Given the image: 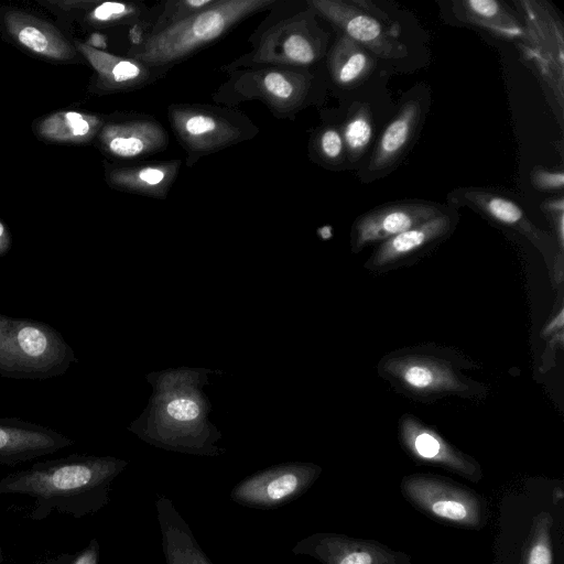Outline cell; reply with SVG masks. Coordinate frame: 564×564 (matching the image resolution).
Wrapping results in <instances>:
<instances>
[{
  "label": "cell",
  "instance_id": "cell-27",
  "mask_svg": "<svg viewBox=\"0 0 564 564\" xmlns=\"http://www.w3.org/2000/svg\"><path fill=\"white\" fill-rule=\"evenodd\" d=\"M104 123L98 115L63 110L43 118L36 131L51 142L87 143L98 135Z\"/></svg>",
  "mask_w": 564,
  "mask_h": 564
},
{
  "label": "cell",
  "instance_id": "cell-21",
  "mask_svg": "<svg viewBox=\"0 0 564 564\" xmlns=\"http://www.w3.org/2000/svg\"><path fill=\"white\" fill-rule=\"evenodd\" d=\"M400 433L405 448L422 462L438 464L449 468L473 481L480 477L477 465L449 445L432 429L414 417L404 415L400 423Z\"/></svg>",
  "mask_w": 564,
  "mask_h": 564
},
{
  "label": "cell",
  "instance_id": "cell-5",
  "mask_svg": "<svg viewBox=\"0 0 564 564\" xmlns=\"http://www.w3.org/2000/svg\"><path fill=\"white\" fill-rule=\"evenodd\" d=\"M318 77L313 68L257 66L227 73V78L213 93L215 104L236 107L257 100L273 117L294 120L319 99Z\"/></svg>",
  "mask_w": 564,
  "mask_h": 564
},
{
  "label": "cell",
  "instance_id": "cell-23",
  "mask_svg": "<svg viewBox=\"0 0 564 564\" xmlns=\"http://www.w3.org/2000/svg\"><path fill=\"white\" fill-rule=\"evenodd\" d=\"M383 369L412 392L426 394L466 390L451 365L443 360L404 356L387 360Z\"/></svg>",
  "mask_w": 564,
  "mask_h": 564
},
{
  "label": "cell",
  "instance_id": "cell-14",
  "mask_svg": "<svg viewBox=\"0 0 564 564\" xmlns=\"http://www.w3.org/2000/svg\"><path fill=\"white\" fill-rule=\"evenodd\" d=\"M97 140L100 150L118 160L144 159L163 152L170 142L162 123L147 113H130L105 121Z\"/></svg>",
  "mask_w": 564,
  "mask_h": 564
},
{
  "label": "cell",
  "instance_id": "cell-37",
  "mask_svg": "<svg viewBox=\"0 0 564 564\" xmlns=\"http://www.w3.org/2000/svg\"><path fill=\"white\" fill-rule=\"evenodd\" d=\"M12 239L9 229L0 220V257L4 256L11 248Z\"/></svg>",
  "mask_w": 564,
  "mask_h": 564
},
{
  "label": "cell",
  "instance_id": "cell-32",
  "mask_svg": "<svg viewBox=\"0 0 564 564\" xmlns=\"http://www.w3.org/2000/svg\"><path fill=\"white\" fill-rule=\"evenodd\" d=\"M552 522V517L546 512L535 518L520 564H552L553 556L550 539Z\"/></svg>",
  "mask_w": 564,
  "mask_h": 564
},
{
  "label": "cell",
  "instance_id": "cell-22",
  "mask_svg": "<svg viewBox=\"0 0 564 564\" xmlns=\"http://www.w3.org/2000/svg\"><path fill=\"white\" fill-rule=\"evenodd\" d=\"M3 23L15 42L36 55L57 62L77 56L76 47L54 25L32 14L8 10Z\"/></svg>",
  "mask_w": 564,
  "mask_h": 564
},
{
  "label": "cell",
  "instance_id": "cell-8",
  "mask_svg": "<svg viewBox=\"0 0 564 564\" xmlns=\"http://www.w3.org/2000/svg\"><path fill=\"white\" fill-rule=\"evenodd\" d=\"M527 32L520 48L534 66L539 77L553 97L560 124L563 121L564 30L555 9L546 1H513Z\"/></svg>",
  "mask_w": 564,
  "mask_h": 564
},
{
  "label": "cell",
  "instance_id": "cell-18",
  "mask_svg": "<svg viewBox=\"0 0 564 564\" xmlns=\"http://www.w3.org/2000/svg\"><path fill=\"white\" fill-rule=\"evenodd\" d=\"M296 555H308L323 564H397V554L370 542L317 533L293 546Z\"/></svg>",
  "mask_w": 564,
  "mask_h": 564
},
{
  "label": "cell",
  "instance_id": "cell-13",
  "mask_svg": "<svg viewBox=\"0 0 564 564\" xmlns=\"http://www.w3.org/2000/svg\"><path fill=\"white\" fill-rule=\"evenodd\" d=\"M447 206L422 199L398 200L377 206L356 218L351 227V249L383 242L447 210Z\"/></svg>",
  "mask_w": 564,
  "mask_h": 564
},
{
  "label": "cell",
  "instance_id": "cell-17",
  "mask_svg": "<svg viewBox=\"0 0 564 564\" xmlns=\"http://www.w3.org/2000/svg\"><path fill=\"white\" fill-rule=\"evenodd\" d=\"M449 207H469L486 218L509 227L540 243L544 234L509 195L485 187H458L447 195Z\"/></svg>",
  "mask_w": 564,
  "mask_h": 564
},
{
  "label": "cell",
  "instance_id": "cell-25",
  "mask_svg": "<svg viewBox=\"0 0 564 564\" xmlns=\"http://www.w3.org/2000/svg\"><path fill=\"white\" fill-rule=\"evenodd\" d=\"M458 215L453 209L403 231L380 243L369 263L381 268L409 257L447 236L455 227Z\"/></svg>",
  "mask_w": 564,
  "mask_h": 564
},
{
  "label": "cell",
  "instance_id": "cell-33",
  "mask_svg": "<svg viewBox=\"0 0 564 564\" xmlns=\"http://www.w3.org/2000/svg\"><path fill=\"white\" fill-rule=\"evenodd\" d=\"M530 182L540 192H561L564 187V173L561 169L535 166L530 173Z\"/></svg>",
  "mask_w": 564,
  "mask_h": 564
},
{
  "label": "cell",
  "instance_id": "cell-19",
  "mask_svg": "<svg viewBox=\"0 0 564 564\" xmlns=\"http://www.w3.org/2000/svg\"><path fill=\"white\" fill-rule=\"evenodd\" d=\"M449 15L460 24L475 26L521 48L527 32L519 14L498 0H454L448 2Z\"/></svg>",
  "mask_w": 564,
  "mask_h": 564
},
{
  "label": "cell",
  "instance_id": "cell-26",
  "mask_svg": "<svg viewBox=\"0 0 564 564\" xmlns=\"http://www.w3.org/2000/svg\"><path fill=\"white\" fill-rule=\"evenodd\" d=\"M332 82L349 89L365 82L376 67L375 56L350 37L339 34L326 54Z\"/></svg>",
  "mask_w": 564,
  "mask_h": 564
},
{
  "label": "cell",
  "instance_id": "cell-4",
  "mask_svg": "<svg viewBox=\"0 0 564 564\" xmlns=\"http://www.w3.org/2000/svg\"><path fill=\"white\" fill-rule=\"evenodd\" d=\"M278 0H216V2L151 35L129 50V57L166 69L225 36L237 24L263 11Z\"/></svg>",
  "mask_w": 564,
  "mask_h": 564
},
{
  "label": "cell",
  "instance_id": "cell-7",
  "mask_svg": "<svg viewBox=\"0 0 564 564\" xmlns=\"http://www.w3.org/2000/svg\"><path fill=\"white\" fill-rule=\"evenodd\" d=\"M172 131L192 167L203 156L256 138L259 127L241 110L221 105L173 102L167 107Z\"/></svg>",
  "mask_w": 564,
  "mask_h": 564
},
{
  "label": "cell",
  "instance_id": "cell-11",
  "mask_svg": "<svg viewBox=\"0 0 564 564\" xmlns=\"http://www.w3.org/2000/svg\"><path fill=\"white\" fill-rule=\"evenodd\" d=\"M321 470L319 466L310 463L275 465L237 484L230 497L235 502L250 508H276L304 494L319 476Z\"/></svg>",
  "mask_w": 564,
  "mask_h": 564
},
{
  "label": "cell",
  "instance_id": "cell-38",
  "mask_svg": "<svg viewBox=\"0 0 564 564\" xmlns=\"http://www.w3.org/2000/svg\"><path fill=\"white\" fill-rule=\"evenodd\" d=\"M0 564H4V558H3L1 549H0Z\"/></svg>",
  "mask_w": 564,
  "mask_h": 564
},
{
  "label": "cell",
  "instance_id": "cell-30",
  "mask_svg": "<svg viewBox=\"0 0 564 564\" xmlns=\"http://www.w3.org/2000/svg\"><path fill=\"white\" fill-rule=\"evenodd\" d=\"M79 9L85 10L84 17L89 24L99 28L138 24L144 19L147 12V8L142 2L82 0Z\"/></svg>",
  "mask_w": 564,
  "mask_h": 564
},
{
  "label": "cell",
  "instance_id": "cell-3",
  "mask_svg": "<svg viewBox=\"0 0 564 564\" xmlns=\"http://www.w3.org/2000/svg\"><path fill=\"white\" fill-rule=\"evenodd\" d=\"M251 50L220 72L257 66L313 68L326 56L329 34L306 0H278L250 34Z\"/></svg>",
  "mask_w": 564,
  "mask_h": 564
},
{
  "label": "cell",
  "instance_id": "cell-31",
  "mask_svg": "<svg viewBox=\"0 0 564 564\" xmlns=\"http://www.w3.org/2000/svg\"><path fill=\"white\" fill-rule=\"evenodd\" d=\"M216 0H169L162 2L161 9L148 24L140 42L213 6Z\"/></svg>",
  "mask_w": 564,
  "mask_h": 564
},
{
  "label": "cell",
  "instance_id": "cell-20",
  "mask_svg": "<svg viewBox=\"0 0 564 564\" xmlns=\"http://www.w3.org/2000/svg\"><path fill=\"white\" fill-rule=\"evenodd\" d=\"M182 161H149L127 165H109L106 181L115 189L165 199L178 176Z\"/></svg>",
  "mask_w": 564,
  "mask_h": 564
},
{
  "label": "cell",
  "instance_id": "cell-1",
  "mask_svg": "<svg viewBox=\"0 0 564 564\" xmlns=\"http://www.w3.org/2000/svg\"><path fill=\"white\" fill-rule=\"evenodd\" d=\"M127 466V460L113 456L72 454L6 475L0 479V495L32 498L33 520H43L53 511L79 519L109 502L112 481Z\"/></svg>",
  "mask_w": 564,
  "mask_h": 564
},
{
  "label": "cell",
  "instance_id": "cell-15",
  "mask_svg": "<svg viewBox=\"0 0 564 564\" xmlns=\"http://www.w3.org/2000/svg\"><path fill=\"white\" fill-rule=\"evenodd\" d=\"M75 47L95 70L94 88L99 93H121L140 89L163 78L167 70L149 66L132 57H122L99 50L86 42Z\"/></svg>",
  "mask_w": 564,
  "mask_h": 564
},
{
  "label": "cell",
  "instance_id": "cell-35",
  "mask_svg": "<svg viewBox=\"0 0 564 564\" xmlns=\"http://www.w3.org/2000/svg\"><path fill=\"white\" fill-rule=\"evenodd\" d=\"M100 546L97 539H91L88 545L83 549L69 564H98Z\"/></svg>",
  "mask_w": 564,
  "mask_h": 564
},
{
  "label": "cell",
  "instance_id": "cell-24",
  "mask_svg": "<svg viewBox=\"0 0 564 564\" xmlns=\"http://www.w3.org/2000/svg\"><path fill=\"white\" fill-rule=\"evenodd\" d=\"M155 508L165 564H214L167 497L158 496Z\"/></svg>",
  "mask_w": 564,
  "mask_h": 564
},
{
  "label": "cell",
  "instance_id": "cell-10",
  "mask_svg": "<svg viewBox=\"0 0 564 564\" xmlns=\"http://www.w3.org/2000/svg\"><path fill=\"white\" fill-rule=\"evenodd\" d=\"M402 490L413 505L435 519L469 528H480L486 522L484 500L457 484L412 475L403 479Z\"/></svg>",
  "mask_w": 564,
  "mask_h": 564
},
{
  "label": "cell",
  "instance_id": "cell-2",
  "mask_svg": "<svg viewBox=\"0 0 564 564\" xmlns=\"http://www.w3.org/2000/svg\"><path fill=\"white\" fill-rule=\"evenodd\" d=\"M198 369L152 373L148 408L129 430L158 447L195 455H218L214 445L220 434L208 421L209 402L199 381Z\"/></svg>",
  "mask_w": 564,
  "mask_h": 564
},
{
  "label": "cell",
  "instance_id": "cell-6",
  "mask_svg": "<svg viewBox=\"0 0 564 564\" xmlns=\"http://www.w3.org/2000/svg\"><path fill=\"white\" fill-rule=\"evenodd\" d=\"M77 357L62 334L32 318L0 314V376L50 379L64 375Z\"/></svg>",
  "mask_w": 564,
  "mask_h": 564
},
{
  "label": "cell",
  "instance_id": "cell-28",
  "mask_svg": "<svg viewBox=\"0 0 564 564\" xmlns=\"http://www.w3.org/2000/svg\"><path fill=\"white\" fill-rule=\"evenodd\" d=\"M349 163H356L367 152L373 135V117L370 107L360 101L351 104L341 124H338Z\"/></svg>",
  "mask_w": 564,
  "mask_h": 564
},
{
  "label": "cell",
  "instance_id": "cell-36",
  "mask_svg": "<svg viewBox=\"0 0 564 564\" xmlns=\"http://www.w3.org/2000/svg\"><path fill=\"white\" fill-rule=\"evenodd\" d=\"M563 308H561L557 315L543 328L542 335L545 337L563 330Z\"/></svg>",
  "mask_w": 564,
  "mask_h": 564
},
{
  "label": "cell",
  "instance_id": "cell-34",
  "mask_svg": "<svg viewBox=\"0 0 564 564\" xmlns=\"http://www.w3.org/2000/svg\"><path fill=\"white\" fill-rule=\"evenodd\" d=\"M541 209L549 218L555 230L560 248L564 245V197L562 195L546 198L541 204Z\"/></svg>",
  "mask_w": 564,
  "mask_h": 564
},
{
  "label": "cell",
  "instance_id": "cell-16",
  "mask_svg": "<svg viewBox=\"0 0 564 564\" xmlns=\"http://www.w3.org/2000/svg\"><path fill=\"white\" fill-rule=\"evenodd\" d=\"M73 444L53 429L18 417H0V465L15 466Z\"/></svg>",
  "mask_w": 564,
  "mask_h": 564
},
{
  "label": "cell",
  "instance_id": "cell-9",
  "mask_svg": "<svg viewBox=\"0 0 564 564\" xmlns=\"http://www.w3.org/2000/svg\"><path fill=\"white\" fill-rule=\"evenodd\" d=\"M317 17L328 21L341 34L365 47L373 56L387 61L402 59L408 48L397 34L393 26H387L371 2L357 0H306Z\"/></svg>",
  "mask_w": 564,
  "mask_h": 564
},
{
  "label": "cell",
  "instance_id": "cell-29",
  "mask_svg": "<svg viewBox=\"0 0 564 564\" xmlns=\"http://www.w3.org/2000/svg\"><path fill=\"white\" fill-rule=\"evenodd\" d=\"M307 149L310 160L324 169L337 170L347 162L338 124L327 122L317 127L311 133Z\"/></svg>",
  "mask_w": 564,
  "mask_h": 564
},
{
  "label": "cell",
  "instance_id": "cell-12",
  "mask_svg": "<svg viewBox=\"0 0 564 564\" xmlns=\"http://www.w3.org/2000/svg\"><path fill=\"white\" fill-rule=\"evenodd\" d=\"M427 95L416 93L404 99L399 111L381 132L368 164L359 172L364 183L391 173L413 145L429 108Z\"/></svg>",
  "mask_w": 564,
  "mask_h": 564
}]
</instances>
